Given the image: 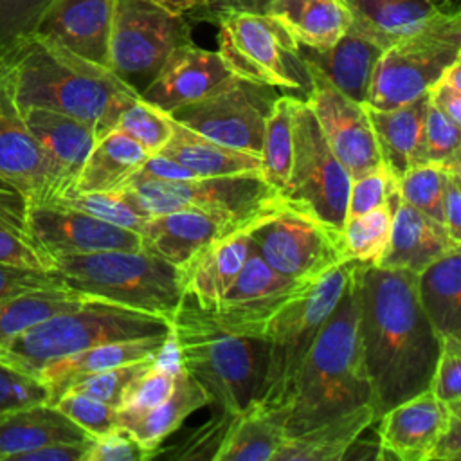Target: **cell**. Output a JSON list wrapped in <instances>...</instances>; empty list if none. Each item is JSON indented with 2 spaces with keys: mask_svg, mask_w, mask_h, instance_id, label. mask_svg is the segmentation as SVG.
I'll return each mask as SVG.
<instances>
[{
  "mask_svg": "<svg viewBox=\"0 0 461 461\" xmlns=\"http://www.w3.org/2000/svg\"><path fill=\"white\" fill-rule=\"evenodd\" d=\"M250 229L245 223L198 209H178L148 216L137 234L140 250L182 268L212 241Z\"/></svg>",
  "mask_w": 461,
  "mask_h": 461,
  "instance_id": "d6986e66",
  "label": "cell"
},
{
  "mask_svg": "<svg viewBox=\"0 0 461 461\" xmlns=\"http://www.w3.org/2000/svg\"><path fill=\"white\" fill-rule=\"evenodd\" d=\"M394 182L396 180L391 176V173L385 169L384 164L366 171L357 178H351L346 220L360 216L375 207L387 203V196Z\"/></svg>",
  "mask_w": 461,
  "mask_h": 461,
  "instance_id": "f5cc1de1",
  "label": "cell"
},
{
  "mask_svg": "<svg viewBox=\"0 0 461 461\" xmlns=\"http://www.w3.org/2000/svg\"><path fill=\"white\" fill-rule=\"evenodd\" d=\"M52 270L81 294L167 321L184 295L180 268L140 249L56 256Z\"/></svg>",
  "mask_w": 461,
  "mask_h": 461,
  "instance_id": "8992f818",
  "label": "cell"
},
{
  "mask_svg": "<svg viewBox=\"0 0 461 461\" xmlns=\"http://www.w3.org/2000/svg\"><path fill=\"white\" fill-rule=\"evenodd\" d=\"M86 439L92 438L49 402L0 412V461H13L18 454L43 445Z\"/></svg>",
  "mask_w": 461,
  "mask_h": 461,
  "instance_id": "d4e9b609",
  "label": "cell"
},
{
  "mask_svg": "<svg viewBox=\"0 0 461 461\" xmlns=\"http://www.w3.org/2000/svg\"><path fill=\"white\" fill-rule=\"evenodd\" d=\"M92 439L76 443H50L18 454L13 461H85Z\"/></svg>",
  "mask_w": 461,
  "mask_h": 461,
  "instance_id": "94428289",
  "label": "cell"
},
{
  "mask_svg": "<svg viewBox=\"0 0 461 461\" xmlns=\"http://www.w3.org/2000/svg\"><path fill=\"white\" fill-rule=\"evenodd\" d=\"M450 407L425 389L385 411L378 421V459L429 461Z\"/></svg>",
  "mask_w": 461,
  "mask_h": 461,
  "instance_id": "ffe728a7",
  "label": "cell"
},
{
  "mask_svg": "<svg viewBox=\"0 0 461 461\" xmlns=\"http://www.w3.org/2000/svg\"><path fill=\"white\" fill-rule=\"evenodd\" d=\"M149 153L121 130H112L92 146L72 193L119 191L142 166Z\"/></svg>",
  "mask_w": 461,
  "mask_h": 461,
  "instance_id": "836d02e7",
  "label": "cell"
},
{
  "mask_svg": "<svg viewBox=\"0 0 461 461\" xmlns=\"http://www.w3.org/2000/svg\"><path fill=\"white\" fill-rule=\"evenodd\" d=\"M137 97L112 68L36 32L0 52V106L11 113L59 112L88 124L101 139L115 130L122 110Z\"/></svg>",
  "mask_w": 461,
  "mask_h": 461,
  "instance_id": "7a4b0ae2",
  "label": "cell"
},
{
  "mask_svg": "<svg viewBox=\"0 0 461 461\" xmlns=\"http://www.w3.org/2000/svg\"><path fill=\"white\" fill-rule=\"evenodd\" d=\"M171 346V344H169ZM167 346V349H169ZM167 349L144 373L135 376L124 389L121 409L144 411L164 402L175 389L178 362H167Z\"/></svg>",
  "mask_w": 461,
  "mask_h": 461,
  "instance_id": "ee69618b",
  "label": "cell"
},
{
  "mask_svg": "<svg viewBox=\"0 0 461 461\" xmlns=\"http://www.w3.org/2000/svg\"><path fill=\"white\" fill-rule=\"evenodd\" d=\"M398 193L403 202L443 223L441 187L443 167L436 164H416L396 180Z\"/></svg>",
  "mask_w": 461,
  "mask_h": 461,
  "instance_id": "f6af8a7d",
  "label": "cell"
},
{
  "mask_svg": "<svg viewBox=\"0 0 461 461\" xmlns=\"http://www.w3.org/2000/svg\"><path fill=\"white\" fill-rule=\"evenodd\" d=\"M310 65V63H308ZM313 86L304 97L335 157L351 178L382 164L364 103L342 94L328 77L312 67Z\"/></svg>",
  "mask_w": 461,
  "mask_h": 461,
  "instance_id": "2e32d148",
  "label": "cell"
},
{
  "mask_svg": "<svg viewBox=\"0 0 461 461\" xmlns=\"http://www.w3.org/2000/svg\"><path fill=\"white\" fill-rule=\"evenodd\" d=\"M358 337L376 420L429 389L439 339L418 299V274L357 263Z\"/></svg>",
  "mask_w": 461,
  "mask_h": 461,
  "instance_id": "6da1fadb",
  "label": "cell"
},
{
  "mask_svg": "<svg viewBox=\"0 0 461 461\" xmlns=\"http://www.w3.org/2000/svg\"><path fill=\"white\" fill-rule=\"evenodd\" d=\"M151 454L121 425L92 438L85 461H146Z\"/></svg>",
  "mask_w": 461,
  "mask_h": 461,
  "instance_id": "db71d44e",
  "label": "cell"
},
{
  "mask_svg": "<svg viewBox=\"0 0 461 461\" xmlns=\"http://www.w3.org/2000/svg\"><path fill=\"white\" fill-rule=\"evenodd\" d=\"M295 95H279L265 122L261 146V178L277 193L286 184L292 164V112Z\"/></svg>",
  "mask_w": 461,
  "mask_h": 461,
  "instance_id": "60d3db41",
  "label": "cell"
},
{
  "mask_svg": "<svg viewBox=\"0 0 461 461\" xmlns=\"http://www.w3.org/2000/svg\"><path fill=\"white\" fill-rule=\"evenodd\" d=\"M427 103V94L411 103L387 110L364 103L382 164L394 180H398L414 164Z\"/></svg>",
  "mask_w": 461,
  "mask_h": 461,
  "instance_id": "4dcf8cb0",
  "label": "cell"
},
{
  "mask_svg": "<svg viewBox=\"0 0 461 461\" xmlns=\"http://www.w3.org/2000/svg\"><path fill=\"white\" fill-rule=\"evenodd\" d=\"M429 97V95H427ZM461 124H456L434 104L427 103L423 130L414 164H436L441 167L461 166Z\"/></svg>",
  "mask_w": 461,
  "mask_h": 461,
  "instance_id": "b9f144b4",
  "label": "cell"
},
{
  "mask_svg": "<svg viewBox=\"0 0 461 461\" xmlns=\"http://www.w3.org/2000/svg\"><path fill=\"white\" fill-rule=\"evenodd\" d=\"M268 14L279 18L310 49L331 47L351 25L348 0H277Z\"/></svg>",
  "mask_w": 461,
  "mask_h": 461,
  "instance_id": "d590c367",
  "label": "cell"
},
{
  "mask_svg": "<svg viewBox=\"0 0 461 461\" xmlns=\"http://www.w3.org/2000/svg\"><path fill=\"white\" fill-rule=\"evenodd\" d=\"M27 211L29 200L0 182V261L52 270L54 259L34 238Z\"/></svg>",
  "mask_w": 461,
  "mask_h": 461,
  "instance_id": "f35d334b",
  "label": "cell"
},
{
  "mask_svg": "<svg viewBox=\"0 0 461 461\" xmlns=\"http://www.w3.org/2000/svg\"><path fill=\"white\" fill-rule=\"evenodd\" d=\"M357 261H342L290 301L267 328V364L250 403L279 411L295 375L344 292Z\"/></svg>",
  "mask_w": 461,
  "mask_h": 461,
  "instance_id": "ba28073f",
  "label": "cell"
},
{
  "mask_svg": "<svg viewBox=\"0 0 461 461\" xmlns=\"http://www.w3.org/2000/svg\"><path fill=\"white\" fill-rule=\"evenodd\" d=\"M178 366L205 391L212 412H240L254 400L268 344L223 328L211 310L182 295L169 317Z\"/></svg>",
  "mask_w": 461,
  "mask_h": 461,
  "instance_id": "277c9868",
  "label": "cell"
},
{
  "mask_svg": "<svg viewBox=\"0 0 461 461\" xmlns=\"http://www.w3.org/2000/svg\"><path fill=\"white\" fill-rule=\"evenodd\" d=\"M310 285L276 272L250 245L241 270L211 312L223 328L267 340L270 321Z\"/></svg>",
  "mask_w": 461,
  "mask_h": 461,
  "instance_id": "9a60e30c",
  "label": "cell"
},
{
  "mask_svg": "<svg viewBox=\"0 0 461 461\" xmlns=\"http://www.w3.org/2000/svg\"><path fill=\"white\" fill-rule=\"evenodd\" d=\"M63 285L67 283L54 270H40L0 261V299L23 294L29 290Z\"/></svg>",
  "mask_w": 461,
  "mask_h": 461,
  "instance_id": "9f6ffc18",
  "label": "cell"
},
{
  "mask_svg": "<svg viewBox=\"0 0 461 461\" xmlns=\"http://www.w3.org/2000/svg\"><path fill=\"white\" fill-rule=\"evenodd\" d=\"M236 412H212V416L200 425L191 436H187L182 443L169 447L166 450H157L155 457L167 459H212L216 457L227 430L234 420Z\"/></svg>",
  "mask_w": 461,
  "mask_h": 461,
  "instance_id": "c3c4849f",
  "label": "cell"
},
{
  "mask_svg": "<svg viewBox=\"0 0 461 461\" xmlns=\"http://www.w3.org/2000/svg\"><path fill=\"white\" fill-rule=\"evenodd\" d=\"M220 56L230 74L306 97L312 68L292 31L268 13H225L218 20Z\"/></svg>",
  "mask_w": 461,
  "mask_h": 461,
  "instance_id": "9c48e42d",
  "label": "cell"
},
{
  "mask_svg": "<svg viewBox=\"0 0 461 461\" xmlns=\"http://www.w3.org/2000/svg\"><path fill=\"white\" fill-rule=\"evenodd\" d=\"M207 405L209 398L202 385L178 366L175 389L164 402L144 411L117 409V423L124 427L153 459L162 441L173 434L189 414Z\"/></svg>",
  "mask_w": 461,
  "mask_h": 461,
  "instance_id": "4316f807",
  "label": "cell"
},
{
  "mask_svg": "<svg viewBox=\"0 0 461 461\" xmlns=\"http://www.w3.org/2000/svg\"><path fill=\"white\" fill-rule=\"evenodd\" d=\"M115 128L139 142L149 155H155L171 137V115L139 95L122 110Z\"/></svg>",
  "mask_w": 461,
  "mask_h": 461,
  "instance_id": "7bdbcfd3",
  "label": "cell"
},
{
  "mask_svg": "<svg viewBox=\"0 0 461 461\" xmlns=\"http://www.w3.org/2000/svg\"><path fill=\"white\" fill-rule=\"evenodd\" d=\"M439 342L429 389L448 407H461V335H448Z\"/></svg>",
  "mask_w": 461,
  "mask_h": 461,
  "instance_id": "f907efd6",
  "label": "cell"
},
{
  "mask_svg": "<svg viewBox=\"0 0 461 461\" xmlns=\"http://www.w3.org/2000/svg\"><path fill=\"white\" fill-rule=\"evenodd\" d=\"M56 405L65 416L79 425L90 438H97L117 427V409L92 396L68 391L61 394Z\"/></svg>",
  "mask_w": 461,
  "mask_h": 461,
  "instance_id": "681fc988",
  "label": "cell"
},
{
  "mask_svg": "<svg viewBox=\"0 0 461 461\" xmlns=\"http://www.w3.org/2000/svg\"><path fill=\"white\" fill-rule=\"evenodd\" d=\"M14 115L20 117L23 126L36 137L74 187V182L97 140L92 128L70 115L45 108H27Z\"/></svg>",
  "mask_w": 461,
  "mask_h": 461,
  "instance_id": "d6a6232c",
  "label": "cell"
},
{
  "mask_svg": "<svg viewBox=\"0 0 461 461\" xmlns=\"http://www.w3.org/2000/svg\"><path fill=\"white\" fill-rule=\"evenodd\" d=\"M0 112H2V106H0Z\"/></svg>",
  "mask_w": 461,
  "mask_h": 461,
  "instance_id": "03108f58",
  "label": "cell"
},
{
  "mask_svg": "<svg viewBox=\"0 0 461 461\" xmlns=\"http://www.w3.org/2000/svg\"><path fill=\"white\" fill-rule=\"evenodd\" d=\"M429 103L461 124V59L454 61L429 88Z\"/></svg>",
  "mask_w": 461,
  "mask_h": 461,
  "instance_id": "6f0895ef",
  "label": "cell"
},
{
  "mask_svg": "<svg viewBox=\"0 0 461 461\" xmlns=\"http://www.w3.org/2000/svg\"><path fill=\"white\" fill-rule=\"evenodd\" d=\"M113 0H52L34 32L108 67Z\"/></svg>",
  "mask_w": 461,
  "mask_h": 461,
  "instance_id": "7402d4cb",
  "label": "cell"
},
{
  "mask_svg": "<svg viewBox=\"0 0 461 461\" xmlns=\"http://www.w3.org/2000/svg\"><path fill=\"white\" fill-rule=\"evenodd\" d=\"M375 421L371 403L358 405L297 436L285 438L272 461H342L349 447Z\"/></svg>",
  "mask_w": 461,
  "mask_h": 461,
  "instance_id": "f546056e",
  "label": "cell"
},
{
  "mask_svg": "<svg viewBox=\"0 0 461 461\" xmlns=\"http://www.w3.org/2000/svg\"><path fill=\"white\" fill-rule=\"evenodd\" d=\"M90 295L81 294L68 285L29 290L0 299V340H7L31 326L61 312L76 310L86 304Z\"/></svg>",
  "mask_w": 461,
  "mask_h": 461,
  "instance_id": "74e56055",
  "label": "cell"
},
{
  "mask_svg": "<svg viewBox=\"0 0 461 461\" xmlns=\"http://www.w3.org/2000/svg\"><path fill=\"white\" fill-rule=\"evenodd\" d=\"M355 268L304 357L285 405L270 411L281 421L285 438L371 402L358 337Z\"/></svg>",
  "mask_w": 461,
  "mask_h": 461,
  "instance_id": "3957f363",
  "label": "cell"
},
{
  "mask_svg": "<svg viewBox=\"0 0 461 461\" xmlns=\"http://www.w3.org/2000/svg\"><path fill=\"white\" fill-rule=\"evenodd\" d=\"M27 216L34 238L52 259L67 254L140 249L137 232L65 205L29 203Z\"/></svg>",
  "mask_w": 461,
  "mask_h": 461,
  "instance_id": "e0dca14e",
  "label": "cell"
},
{
  "mask_svg": "<svg viewBox=\"0 0 461 461\" xmlns=\"http://www.w3.org/2000/svg\"><path fill=\"white\" fill-rule=\"evenodd\" d=\"M157 2L169 7L171 11L184 13L189 18L191 16L196 18L200 14V11L203 9V4H205V0H157Z\"/></svg>",
  "mask_w": 461,
  "mask_h": 461,
  "instance_id": "e7e4bbea",
  "label": "cell"
},
{
  "mask_svg": "<svg viewBox=\"0 0 461 461\" xmlns=\"http://www.w3.org/2000/svg\"><path fill=\"white\" fill-rule=\"evenodd\" d=\"M457 59H461V11L456 5L382 50L366 104L387 110L411 103L427 94Z\"/></svg>",
  "mask_w": 461,
  "mask_h": 461,
  "instance_id": "30bf717a",
  "label": "cell"
},
{
  "mask_svg": "<svg viewBox=\"0 0 461 461\" xmlns=\"http://www.w3.org/2000/svg\"><path fill=\"white\" fill-rule=\"evenodd\" d=\"M52 0H0V52L34 32Z\"/></svg>",
  "mask_w": 461,
  "mask_h": 461,
  "instance_id": "816d5d0a",
  "label": "cell"
},
{
  "mask_svg": "<svg viewBox=\"0 0 461 461\" xmlns=\"http://www.w3.org/2000/svg\"><path fill=\"white\" fill-rule=\"evenodd\" d=\"M454 250H461V241H456L443 223L403 202L398 193L389 243L376 267L405 268L420 274L430 263Z\"/></svg>",
  "mask_w": 461,
  "mask_h": 461,
  "instance_id": "603a6c76",
  "label": "cell"
},
{
  "mask_svg": "<svg viewBox=\"0 0 461 461\" xmlns=\"http://www.w3.org/2000/svg\"><path fill=\"white\" fill-rule=\"evenodd\" d=\"M139 173L155 176V178H166V180H185V178H196L194 173H191L185 166L178 164L173 158H167L160 153L149 155L142 166L137 169Z\"/></svg>",
  "mask_w": 461,
  "mask_h": 461,
  "instance_id": "be15d7a7",
  "label": "cell"
},
{
  "mask_svg": "<svg viewBox=\"0 0 461 461\" xmlns=\"http://www.w3.org/2000/svg\"><path fill=\"white\" fill-rule=\"evenodd\" d=\"M441 214L447 232L461 241V166L443 167Z\"/></svg>",
  "mask_w": 461,
  "mask_h": 461,
  "instance_id": "680465c9",
  "label": "cell"
},
{
  "mask_svg": "<svg viewBox=\"0 0 461 461\" xmlns=\"http://www.w3.org/2000/svg\"><path fill=\"white\" fill-rule=\"evenodd\" d=\"M119 193L135 212L146 218L198 209L254 227L283 207L279 193L259 173L166 180L137 171Z\"/></svg>",
  "mask_w": 461,
  "mask_h": 461,
  "instance_id": "52a82bcc",
  "label": "cell"
},
{
  "mask_svg": "<svg viewBox=\"0 0 461 461\" xmlns=\"http://www.w3.org/2000/svg\"><path fill=\"white\" fill-rule=\"evenodd\" d=\"M50 203L65 205L90 216H95L103 221L130 229L139 232L146 216L135 212L122 198L119 191H97V193H70L59 198L50 200Z\"/></svg>",
  "mask_w": 461,
  "mask_h": 461,
  "instance_id": "bcb514c9",
  "label": "cell"
},
{
  "mask_svg": "<svg viewBox=\"0 0 461 461\" xmlns=\"http://www.w3.org/2000/svg\"><path fill=\"white\" fill-rule=\"evenodd\" d=\"M277 97L274 86L232 74L202 99L184 104L169 115L220 144L261 155L265 122Z\"/></svg>",
  "mask_w": 461,
  "mask_h": 461,
  "instance_id": "4fadbf2b",
  "label": "cell"
},
{
  "mask_svg": "<svg viewBox=\"0 0 461 461\" xmlns=\"http://www.w3.org/2000/svg\"><path fill=\"white\" fill-rule=\"evenodd\" d=\"M250 245L276 272L315 283L346 259L342 234L281 207L249 230Z\"/></svg>",
  "mask_w": 461,
  "mask_h": 461,
  "instance_id": "5bb4252c",
  "label": "cell"
},
{
  "mask_svg": "<svg viewBox=\"0 0 461 461\" xmlns=\"http://www.w3.org/2000/svg\"><path fill=\"white\" fill-rule=\"evenodd\" d=\"M249 249V230L234 232L202 249L180 268L184 295L205 310H214L241 270Z\"/></svg>",
  "mask_w": 461,
  "mask_h": 461,
  "instance_id": "484cf974",
  "label": "cell"
},
{
  "mask_svg": "<svg viewBox=\"0 0 461 461\" xmlns=\"http://www.w3.org/2000/svg\"><path fill=\"white\" fill-rule=\"evenodd\" d=\"M292 164L281 205L342 234L351 176L326 142L304 97L295 95L292 112Z\"/></svg>",
  "mask_w": 461,
  "mask_h": 461,
  "instance_id": "8fae6325",
  "label": "cell"
},
{
  "mask_svg": "<svg viewBox=\"0 0 461 461\" xmlns=\"http://www.w3.org/2000/svg\"><path fill=\"white\" fill-rule=\"evenodd\" d=\"M351 27L387 49L421 29L441 11L456 7V0H348Z\"/></svg>",
  "mask_w": 461,
  "mask_h": 461,
  "instance_id": "83f0119b",
  "label": "cell"
},
{
  "mask_svg": "<svg viewBox=\"0 0 461 461\" xmlns=\"http://www.w3.org/2000/svg\"><path fill=\"white\" fill-rule=\"evenodd\" d=\"M461 459V407H450L448 421L436 439L429 461H459Z\"/></svg>",
  "mask_w": 461,
  "mask_h": 461,
  "instance_id": "91938a15",
  "label": "cell"
},
{
  "mask_svg": "<svg viewBox=\"0 0 461 461\" xmlns=\"http://www.w3.org/2000/svg\"><path fill=\"white\" fill-rule=\"evenodd\" d=\"M306 61L328 77L342 94L353 101L366 103L375 65L382 47L355 31L351 25L346 34L328 49L303 47Z\"/></svg>",
  "mask_w": 461,
  "mask_h": 461,
  "instance_id": "f1b7e54d",
  "label": "cell"
},
{
  "mask_svg": "<svg viewBox=\"0 0 461 461\" xmlns=\"http://www.w3.org/2000/svg\"><path fill=\"white\" fill-rule=\"evenodd\" d=\"M185 166L194 176H230L261 171L259 155L220 144L171 117V137L158 151ZM261 175V173H259Z\"/></svg>",
  "mask_w": 461,
  "mask_h": 461,
  "instance_id": "1f68e13d",
  "label": "cell"
},
{
  "mask_svg": "<svg viewBox=\"0 0 461 461\" xmlns=\"http://www.w3.org/2000/svg\"><path fill=\"white\" fill-rule=\"evenodd\" d=\"M171 344V331L140 339L103 342L47 364L36 378L49 391V403H54L65 391L83 376L160 355Z\"/></svg>",
  "mask_w": 461,
  "mask_h": 461,
  "instance_id": "cb8c5ba5",
  "label": "cell"
},
{
  "mask_svg": "<svg viewBox=\"0 0 461 461\" xmlns=\"http://www.w3.org/2000/svg\"><path fill=\"white\" fill-rule=\"evenodd\" d=\"M418 299L439 340L461 335V250L445 254L418 274Z\"/></svg>",
  "mask_w": 461,
  "mask_h": 461,
  "instance_id": "e575fe53",
  "label": "cell"
},
{
  "mask_svg": "<svg viewBox=\"0 0 461 461\" xmlns=\"http://www.w3.org/2000/svg\"><path fill=\"white\" fill-rule=\"evenodd\" d=\"M191 40V18L157 0H113L108 68L139 94L167 56Z\"/></svg>",
  "mask_w": 461,
  "mask_h": 461,
  "instance_id": "7c38bea8",
  "label": "cell"
},
{
  "mask_svg": "<svg viewBox=\"0 0 461 461\" xmlns=\"http://www.w3.org/2000/svg\"><path fill=\"white\" fill-rule=\"evenodd\" d=\"M160 355H153V357H148V358H142V360H137V362L115 366V367L83 376L77 382H74L65 393H68V391L81 393V394L92 396L95 400H101V402H104V403H108L115 409H121V400H122V393H124L126 385L135 376H139L140 373L149 369L160 358Z\"/></svg>",
  "mask_w": 461,
  "mask_h": 461,
  "instance_id": "7dc6e473",
  "label": "cell"
},
{
  "mask_svg": "<svg viewBox=\"0 0 461 461\" xmlns=\"http://www.w3.org/2000/svg\"><path fill=\"white\" fill-rule=\"evenodd\" d=\"M169 331V321L164 317L90 299L76 310L56 313L7 340H0V364L36 378L47 364L81 349Z\"/></svg>",
  "mask_w": 461,
  "mask_h": 461,
  "instance_id": "5b68a950",
  "label": "cell"
},
{
  "mask_svg": "<svg viewBox=\"0 0 461 461\" xmlns=\"http://www.w3.org/2000/svg\"><path fill=\"white\" fill-rule=\"evenodd\" d=\"M276 2L277 0H205L203 9L196 18L216 23V20L225 13H268Z\"/></svg>",
  "mask_w": 461,
  "mask_h": 461,
  "instance_id": "6125c7cd",
  "label": "cell"
},
{
  "mask_svg": "<svg viewBox=\"0 0 461 461\" xmlns=\"http://www.w3.org/2000/svg\"><path fill=\"white\" fill-rule=\"evenodd\" d=\"M0 182L43 203L72 191L70 182L18 115L0 112Z\"/></svg>",
  "mask_w": 461,
  "mask_h": 461,
  "instance_id": "ac0fdd59",
  "label": "cell"
},
{
  "mask_svg": "<svg viewBox=\"0 0 461 461\" xmlns=\"http://www.w3.org/2000/svg\"><path fill=\"white\" fill-rule=\"evenodd\" d=\"M398 196L396 182L393 184L387 203L375 207L360 216L349 218L342 229V241L346 259L364 265H378L391 236L394 200Z\"/></svg>",
  "mask_w": 461,
  "mask_h": 461,
  "instance_id": "ab89813d",
  "label": "cell"
},
{
  "mask_svg": "<svg viewBox=\"0 0 461 461\" xmlns=\"http://www.w3.org/2000/svg\"><path fill=\"white\" fill-rule=\"evenodd\" d=\"M230 74L220 52L202 49L193 41L176 47L157 76L140 90V99L171 113L173 110L202 99Z\"/></svg>",
  "mask_w": 461,
  "mask_h": 461,
  "instance_id": "44dd1931",
  "label": "cell"
},
{
  "mask_svg": "<svg viewBox=\"0 0 461 461\" xmlns=\"http://www.w3.org/2000/svg\"><path fill=\"white\" fill-rule=\"evenodd\" d=\"M283 439L277 416L250 403L236 412L214 461H272Z\"/></svg>",
  "mask_w": 461,
  "mask_h": 461,
  "instance_id": "8d00e7d4",
  "label": "cell"
},
{
  "mask_svg": "<svg viewBox=\"0 0 461 461\" xmlns=\"http://www.w3.org/2000/svg\"><path fill=\"white\" fill-rule=\"evenodd\" d=\"M40 402H49L43 382L0 364V412Z\"/></svg>",
  "mask_w": 461,
  "mask_h": 461,
  "instance_id": "11a10c76",
  "label": "cell"
}]
</instances>
